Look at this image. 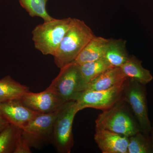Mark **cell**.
Masks as SVG:
<instances>
[{
	"instance_id": "obj_1",
	"label": "cell",
	"mask_w": 153,
	"mask_h": 153,
	"mask_svg": "<svg viewBox=\"0 0 153 153\" xmlns=\"http://www.w3.org/2000/svg\"><path fill=\"white\" fill-rule=\"evenodd\" d=\"M95 36L85 22L74 18L73 24L64 35L53 56L56 66L60 68L74 61L88 43Z\"/></svg>"
},
{
	"instance_id": "obj_2",
	"label": "cell",
	"mask_w": 153,
	"mask_h": 153,
	"mask_svg": "<svg viewBox=\"0 0 153 153\" xmlns=\"http://www.w3.org/2000/svg\"><path fill=\"white\" fill-rule=\"evenodd\" d=\"M95 124L96 127L128 137L141 131L130 108L123 98L98 115Z\"/></svg>"
},
{
	"instance_id": "obj_3",
	"label": "cell",
	"mask_w": 153,
	"mask_h": 153,
	"mask_svg": "<svg viewBox=\"0 0 153 153\" xmlns=\"http://www.w3.org/2000/svg\"><path fill=\"white\" fill-rule=\"evenodd\" d=\"M74 21V18H54L37 25L32 31L35 48L44 55L53 56Z\"/></svg>"
},
{
	"instance_id": "obj_4",
	"label": "cell",
	"mask_w": 153,
	"mask_h": 153,
	"mask_svg": "<svg viewBox=\"0 0 153 153\" xmlns=\"http://www.w3.org/2000/svg\"><path fill=\"white\" fill-rule=\"evenodd\" d=\"M60 69L59 74L47 88L64 102L76 100L87 86L80 73L79 65L73 61Z\"/></svg>"
},
{
	"instance_id": "obj_5",
	"label": "cell",
	"mask_w": 153,
	"mask_h": 153,
	"mask_svg": "<svg viewBox=\"0 0 153 153\" xmlns=\"http://www.w3.org/2000/svg\"><path fill=\"white\" fill-rule=\"evenodd\" d=\"M78 111L75 100L66 102L59 109L53 126L52 140L58 153L71 152L74 144L72 126Z\"/></svg>"
},
{
	"instance_id": "obj_6",
	"label": "cell",
	"mask_w": 153,
	"mask_h": 153,
	"mask_svg": "<svg viewBox=\"0 0 153 153\" xmlns=\"http://www.w3.org/2000/svg\"><path fill=\"white\" fill-rule=\"evenodd\" d=\"M147 94L146 85L128 78L125 83L123 99L130 108L141 131L150 135L152 124L149 117Z\"/></svg>"
},
{
	"instance_id": "obj_7",
	"label": "cell",
	"mask_w": 153,
	"mask_h": 153,
	"mask_svg": "<svg viewBox=\"0 0 153 153\" xmlns=\"http://www.w3.org/2000/svg\"><path fill=\"white\" fill-rule=\"evenodd\" d=\"M60 108L55 112L38 114L20 128L31 147H40L45 144L52 143L53 126Z\"/></svg>"
},
{
	"instance_id": "obj_8",
	"label": "cell",
	"mask_w": 153,
	"mask_h": 153,
	"mask_svg": "<svg viewBox=\"0 0 153 153\" xmlns=\"http://www.w3.org/2000/svg\"><path fill=\"white\" fill-rule=\"evenodd\" d=\"M125 82L106 90L83 91L75 100L77 109L80 111L84 108H93L103 111L110 108L123 98Z\"/></svg>"
},
{
	"instance_id": "obj_9",
	"label": "cell",
	"mask_w": 153,
	"mask_h": 153,
	"mask_svg": "<svg viewBox=\"0 0 153 153\" xmlns=\"http://www.w3.org/2000/svg\"><path fill=\"white\" fill-rule=\"evenodd\" d=\"M21 100L26 106L40 114L55 112L65 103L55 94L47 88L39 93L29 91Z\"/></svg>"
},
{
	"instance_id": "obj_10",
	"label": "cell",
	"mask_w": 153,
	"mask_h": 153,
	"mask_svg": "<svg viewBox=\"0 0 153 153\" xmlns=\"http://www.w3.org/2000/svg\"><path fill=\"white\" fill-rule=\"evenodd\" d=\"M38 114L26 106L21 99L0 102V114L19 128L24 127Z\"/></svg>"
},
{
	"instance_id": "obj_11",
	"label": "cell",
	"mask_w": 153,
	"mask_h": 153,
	"mask_svg": "<svg viewBox=\"0 0 153 153\" xmlns=\"http://www.w3.org/2000/svg\"><path fill=\"white\" fill-rule=\"evenodd\" d=\"M128 137L95 127L94 140L102 153H128Z\"/></svg>"
},
{
	"instance_id": "obj_12",
	"label": "cell",
	"mask_w": 153,
	"mask_h": 153,
	"mask_svg": "<svg viewBox=\"0 0 153 153\" xmlns=\"http://www.w3.org/2000/svg\"><path fill=\"white\" fill-rule=\"evenodd\" d=\"M127 79L120 68H111L88 82L85 90H106L123 84Z\"/></svg>"
},
{
	"instance_id": "obj_13",
	"label": "cell",
	"mask_w": 153,
	"mask_h": 153,
	"mask_svg": "<svg viewBox=\"0 0 153 153\" xmlns=\"http://www.w3.org/2000/svg\"><path fill=\"white\" fill-rule=\"evenodd\" d=\"M110 40L95 36L83 48L74 62L79 66L103 58Z\"/></svg>"
},
{
	"instance_id": "obj_14",
	"label": "cell",
	"mask_w": 153,
	"mask_h": 153,
	"mask_svg": "<svg viewBox=\"0 0 153 153\" xmlns=\"http://www.w3.org/2000/svg\"><path fill=\"white\" fill-rule=\"evenodd\" d=\"M142 63L140 60L131 55L120 68L125 76L128 79L146 85L152 81L153 77L150 71L143 67Z\"/></svg>"
},
{
	"instance_id": "obj_15",
	"label": "cell",
	"mask_w": 153,
	"mask_h": 153,
	"mask_svg": "<svg viewBox=\"0 0 153 153\" xmlns=\"http://www.w3.org/2000/svg\"><path fill=\"white\" fill-rule=\"evenodd\" d=\"M126 41L122 39H110L103 58L113 68H120L130 56L126 47Z\"/></svg>"
},
{
	"instance_id": "obj_16",
	"label": "cell",
	"mask_w": 153,
	"mask_h": 153,
	"mask_svg": "<svg viewBox=\"0 0 153 153\" xmlns=\"http://www.w3.org/2000/svg\"><path fill=\"white\" fill-rule=\"evenodd\" d=\"M30 91L28 86L22 85L10 76L0 79V102L21 99Z\"/></svg>"
},
{
	"instance_id": "obj_17",
	"label": "cell",
	"mask_w": 153,
	"mask_h": 153,
	"mask_svg": "<svg viewBox=\"0 0 153 153\" xmlns=\"http://www.w3.org/2000/svg\"><path fill=\"white\" fill-rule=\"evenodd\" d=\"M111 68L113 67L104 58L79 65L80 73L86 85L92 79Z\"/></svg>"
},
{
	"instance_id": "obj_18",
	"label": "cell",
	"mask_w": 153,
	"mask_h": 153,
	"mask_svg": "<svg viewBox=\"0 0 153 153\" xmlns=\"http://www.w3.org/2000/svg\"><path fill=\"white\" fill-rule=\"evenodd\" d=\"M128 153H153L151 136L140 131L129 137Z\"/></svg>"
},
{
	"instance_id": "obj_19",
	"label": "cell",
	"mask_w": 153,
	"mask_h": 153,
	"mask_svg": "<svg viewBox=\"0 0 153 153\" xmlns=\"http://www.w3.org/2000/svg\"><path fill=\"white\" fill-rule=\"evenodd\" d=\"M48 0H19L22 7L32 17H38L43 19L44 22H48L54 18L50 16L46 10Z\"/></svg>"
},
{
	"instance_id": "obj_20",
	"label": "cell",
	"mask_w": 153,
	"mask_h": 153,
	"mask_svg": "<svg viewBox=\"0 0 153 153\" xmlns=\"http://www.w3.org/2000/svg\"><path fill=\"white\" fill-rule=\"evenodd\" d=\"M19 129L10 124L0 131V153H14Z\"/></svg>"
},
{
	"instance_id": "obj_21",
	"label": "cell",
	"mask_w": 153,
	"mask_h": 153,
	"mask_svg": "<svg viewBox=\"0 0 153 153\" xmlns=\"http://www.w3.org/2000/svg\"><path fill=\"white\" fill-rule=\"evenodd\" d=\"M31 146L25 138L22 129L19 128L14 153H31Z\"/></svg>"
},
{
	"instance_id": "obj_22",
	"label": "cell",
	"mask_w": 153,
	"mask_h": 153,
	"mask_svg": "<svg viewBox=\"0 0 153 153\" xmlns=\"http://www.w3.org/2000/svg\"><path fill=\"white\" fill-rule=\"evenodd\" d=\"M10 123L0 114V131H1L6 127L9 125Z\"/></svg>"
},
{
	"instance_id": "obj_23",
	"label": "cell",
	"mask_w": 153,
	"mask_h": 153,
	"mask_svg": "<svg viewBox=\"0 0 153 153\" xmlns=\"http://www.w3.org/2000/svg\"><path fill=\"white\" fill-rule=\"evenodd\" d=\"M151 137H152V141L153 148V123L152 124V129H151Z\"/></svg>"
}]
</instances>
